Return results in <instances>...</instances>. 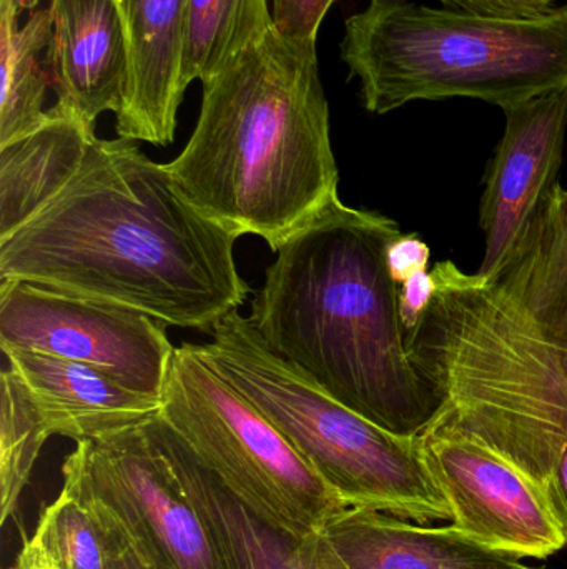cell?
Returning a JSON list of instances; mask_svg holds the SVG:
<instances>
[{"instance_id":"cell-24","label":"cell","mask_w":567,"mask_h":569,"mask_svg":"<svg viewBox=\"0 0 567 569\" xmlns=\"http://www.w3.org/2000/svg\"><path fill=\"white\" fill-rule=\"evenodd\" d=\"M448 9L505 19H538L558 9V0H439Z\"/></svg>"},{"instance_id":"cell-18","label":"cell","mask_w":567,"mask_h":569,"mask_svg":"<svg viewBox=\"0 0 567 569\" xmlns=\"http://www.w3.org/2000/svg\"><path fill=\"white\" fill-rule=\"evenodd\" d=\"M567 357V189L551 199L495 277Z\"/></svg>"},{"instance_id":"cell-6","label":"cell","mask_w":567,"mask_h":569,"mask_svg":"<svg viewBox=\"0 0 567 569\" xmlns=\"http://www.w3.org/2000/svg\"><path fill=\"white\" fill-rule=\"evenodd\" d=\"M196 353L245 395L348 507L419 525L452 520L418 438L356 413L270 350L250 317L232 311Z\"/></svg>"},{"instance_id":"cell-9","label":"cell","mask_w":567,"mask_h":569,"mask_svg":"<svg viewBox=\"0 0 567 569\" xmlns=\"http://www.w3.org/2000/svg\"><path fill=\"white\" fill-rule=\"evenodd\" d=\"M0 348L90 365L156 398L175 351L150 315L26 280L0 282Z\"/></svg>"},{"instance_id":"cell-11","label":"cell","mask_w":567,"mask_h":569,"mask_svg":"<svg viewBox=\"0 0 567 569\" xmlns=\"http://www.w3.org/2000/svg\"><path fill=\"white\" fill-rule=\"evenodd\" d=\"M505 136L486 176L482 200L485 256L476 276L502 272L558 183L565 153L567 89L503 110Z\"/></svg>"},{"instance_id":"cell-20","label":"cell","mask_w":567,"mask_h":569,"mask_svg":"<svg viewBox=\"0 0 567 569\" xmlns=\"http://www.w3.org/2000/svg\"><path fill=\"white\" fill-rule=\"evenodd\" d=\"M273 29L269 0H183V89L215 79Z\"/></svg>"},{"instance_id":"cell-1","label":"cell","mask_w":567,"mask_h":569,"mask_svg":"<svg viewBox=\"0 0 567 569\" xmlns=\"http://www.w3.org/2000/svg\"><path fill=\"white\" fill-rule=\"evenodd\" d=\"M236 240L180 192L166 163L133 140L97 139L60 196L0 239V282L42 283L212 335L252 291Z\"/></svg>"},{"instance_id":"cell-7","label":"cell","mask_w":567,"mask_h":569,"mask_svg":"<svg viewBox=\"0 0 567 569\" xmlns=\"http://www.w3.org/2000/svg\"><path fill=\"white\" fill-rule=\"evenodd\" d=\"M160 420L260 521L305 540L348 505L195 345L175 347Z\"/></svg>"},{"instance_id":"cell-15","label":"cell","mask_w":567,"mask_h":569,"mask_svg":"<svg viewBox=\"0 0 567 569\" xmlns=\"http://www.w3.org/2000/svg\"><path fill=\"white\" fill-rule=\"evenodd\" d=\"M320 541L343 569H528L455 527L423 528L409 520L348 507L326 521Z\"/></svg>"},{"instance_id":"cell-25","label":"cell","mask_w":567,"mask_h":569,"mask_svg":"<svg viewBox=\"0 0 567 569\" xmlns=\"http://www.w3.org/2000/svg\"><path fill=\"white\" fill-rule=\"evenodd\" d=\"M432 250L416 233H399L388 247V269L396 283H405L409 277L428 270Z\"/></svg>"},{"instance_id":"cell-27","label":"cell","mask_w":567,"mask_h":569,"mask_svg":"<svg viewBox=\"0 0 567 569\" xmlns=\"http://www.w3.org/2000/svg\"><path fill=\"white\" fill-rule=\"evenodd\" d=\"M545 493L561 528L567 547V445L546 483Z\"/></svg>"},{"instance_id":"cell-23","label":"cell","mask_w":567,"mask_h":569,"mask_svg":"<svg viewBox=\"0 0 567 569\" xmlns=\"http://www.w3.org/2000/svg\"><path fill=\"white\" fill-rule=\"evenodd\" d=\"M338 0H272L273 27L296 42L316 43L328 10Z\"/></svg>"},{"instance_id":"cell-5","label":"cell","mask_w":567,"mask_h":569,"mask_svg":"<svg viewBox=\"0 0 567 569\" xmlns=\"http://www.w3.org/2000/svg\"><path fill=\"white\" fill-rule=\"evenodd\" d=\"M342 60L368 112L453 97L518 106L567 89V3L538 19L368 0L346 19Z\"/></svg>"},{"instance_id":"cell-16","label":"cell","mask_w":567,"mask_h":569,"mask_svg":"<svg viewBox=\"0 0 567 569\" xmlns=\"http://www.w3.org/2000/svg\"><path fill=\"white\" fill-rule=\"evenodd\" d=\"M150 431L183 493L212 531L225 569H330L315 535L296 540L246 510L156 417Z\"/></svg>"},{"instance_id":"cell-26","label":"cell","mask_w":567,"mask_h":569,"mask_svg":"<svg viewBox=\"0 0 567 569\" xmlns=\"http://www.w3.org/2000/svg\"><path fill=\"white\" fill-rule=\"evenodd\" d=\"M435 290V277L429 270L416 273V276L409 277L405 283L399 284V318H402L406 331L413 330L419 323L423 315L432 305Z\"/></svg>"},{"instance_id":"cell-3","label":"cell","mask_w":567,"mask_h":569,"mask_svg":"<svg viewBox=\"0 0 567 569\" xmlns=\"http://www.w3.org/2000/svg\"><path fill=\"white\" fill-rule=\"evenodd\" d=\"M166 169L203 216L276 252L338 197L316 43L273 29L203 83L195 130Z\"/></svg>"},{"instance_id":"cell-21","label":"cell","mask_w":567,"mask_h":569,"mask_svg":"<svg viewBox=\"0 0 567 569\" xmlns=\"http://www.w3.org/2000/svg\"><path fill=\"white\" fill-rule=\"evenodd\" d=\"M0 381V521L6 525L19 508L50 433L19 375L6 368Z\"/></svg>"},{"instance_id":"cell-28","label":"cell","mask_w":567,"mask_h":569,"mask_svg":"<svg viewBox=\"0 0 567 569\" xmlns=\"http://www.w3.org/2000/svg\"><path fill=\"white\" fill-rule=\"evenodd\" d=\"M13 569H60L36 537L27 538Z\"/></svg>"},{"instance_id":"cell-31","label":"cell","mask_w":567,"mask_h":569,"mask_svg":"<svg viewBox=\"0 0 567 569\" xmlns=\"http://www.w3.org/2000/svg\"><path fill=\"white\" fill-rule=\"evenodd\" d=\"M316 545H318L320 553H322L323 560L326 561V565H328L330 569H343L340 567L338 561H336L335 558H333L332 555L326 551V548L323 547L322 541H320L318 533H316Z\"/></svg>"},{"instance_id":"cell-2","label":"cell","mask_w":567,"mask_h":569,"mask_svg":"<svg viewBox=\"0 0 567 569\" xmlns=\"http://www.w3.org/2000/svg\"><path fill=\"white\" fill-rule=\"evenodd\" d=\"M382 213L336 197L276 249L252 301L270 350L316 387L399 437L418 438L438 401L409 360Z\"/></svg>"},{"instance_id":"cell-4","label":"cell","mask_w":567,"mask_h":569,"mask_svg":"<svg viewBox=\"0 0 567 569\" xmlns=\"http://www.w3.org/2000/svg\"><path fill=\"white\" fill-rule=\"evenodd\" d=\"M432 305L406 331L409 360L438 401L426 431L458 435L545 490L567 445V357L496 280L433 269Z\"/></svg>"},{"instance_id":"cell-14","label":"cell","mask_w":567,"mask_h":569,"mask_svg":"<svg viewBox=\"0 0 567 569\" xmlns=\"http://www.w3.org/2000/svg\"><path fill=\"white\" fill-rule=\"evenodd\" d=\"M129 46V87L115 116L120 139L175 140L182 86L183 0H113Z\"/></svg>"},{"instance_id":"cell-12","label":"cell","mask_w":567,"mask_h":569,"mask_svg":"<svg viewBox=\"0 0 567 569\" xmlns=\"http://www.w3.org/2000/svg\"><path fill=\"white\" fill-rule=\"evenodd\" d=\"M2 351L50 437L99 441L143 427L160 415V398L139 393L99 368L23 348Z\"/></svg>"},{"instance_id":"cell-8","label":"cell","mask_w":567,"mask_h":569,"mask_svg":"<svg viewBox=\"0 0 567 569\" xmlns=\"http://www.w3.org/2000/svg\"><path fill=\"white\" fill-rule=\"evenodd\" d=\"M103 533L155 569H225L209 525L183 493L149 423L80 441L62 467Z\"/></svg>"},{"instance_id":"cell-10","label":"cell","mask_w":567,"mask_h":569,"mask_svg":"<svg viewBox=\"0 0 567 569\" xmlns=\"http://www.w3.org/2000/svg\"><path fill=\"white\" fill-rule=\"evenodd\" d=\"M418 440L456 530L518 560L566 547L545 490L512 461L458 435L425 431Z\"/></svg>"},{"instance_id":"cell-19","label":"cell","mask_w":567,"mask_h":569,"mask_svg":"<svg viewBox=\"0 0 567 569\" xmlns=\"http://www.w3.org/2000/svg\"><path fill=\"white\" fill-rule=\"evenodd\" d=\"M19 17H0V146L42 126L49 117L47 89L52 83L45 59L52 40V16L33 10L23 26Z\"/></svg>"},{"instance_id":"cell-13","label":"cell","mask_w":567,"mask_h":569,"mask_svg":"<svg viewBox=\"0 0 567 569\" xmlns=\"http://www.w3.org/2000/svg\"><path fill=\"white\" fill-rule=\"evenodd\" d=\"M52 40L47 66L57 106L95 127L119 113L129 87V46L113 0H49Z\"/></svg>"},{"instance_id":"cell-30","label":"cell","mask_w":567,"mask_h":569,"mask_svg":"<svg viewBox=\"0 0 567 569\" xmlns=\"http://www.w3.org/2000/svg\"><path fill=\"white\" fill-rule=\"evenodd\" d=\"M40 0H0V17H19L22 10H32Z\"/></svg>"},{"instance_id":"cell-17","label":"cell","mask_w":567,"mask_h":569,"mask_svg":"<svg viewBox=\"0 0 567 569\" xmlns=\"http://www.w3.org/2000/svg\"><path fill=\"white\" fill-rule=\"evenodd\" d=\"M97 139L95 127L55 103L42 126L0 146V239L60 196Z\"/></svg>"},{"instance_id":"cell-29","label":"cell","mask_w":567,"mask_h":569,"mask_svg":"<svg viewBox=\"0 0 567 569\" xmlns=\"http://www.w3.org/2000/svg\"><path fill=\"white\" fill-rule=\"evenodd\" d=\"M107 537V535H105ZM110 547V569H155L145 561L140 560L125 545L107 537Z\"/></svg>"},{"instance_id":"cell-22","label":"cell","mask_w":567,"mask_h":569,"mask_svg":"<svg viewBox=\"0 0 567 569\" xmlns=\"http://www.w3.org/2000/svg\"><path fill=\"white\" fill-rule=\"evenodd\" d=\"M33 537L60 569H110V547L95 515L70 491L43 511Z\"/></svg>"},{"instance_id":"cell-32","label":"cell","mask_w":567,"mask_h":569,"mask_svg":"<svg viewBox=\"0 0 567 569\" xmlns=\"http://www.w3.org/2000/svg\"><path fill=\"white\" fill-rule=\"evenodd\" d=\"M528 569H535V568H528Z\"/></svg>"}]
</instances>
